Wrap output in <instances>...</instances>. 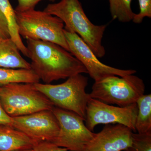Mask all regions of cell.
<instances>
[{
	"label": "cell",
	"instance_id": "cell-1",
	"mask_svg": "<svg viewBox=\"0 0 151 151\" xmlns=\"http://www.w3.org/2000/svg\"><path fill=\"white\" fill-rule=\"evenodd\" d=\"M26 42L31 69L45 84L88 73L75 56L56 44L31 39Z\"/></svg>",
	"mask_w": 151,
	"mask_h": 151
},
{
	"label": "cell",
	"instance_id": "cell-2",
	"mask_svg": "<svg viewBox=\"0 0 151 151\" xmlns=\"http://www.w3.org/2000/svg\"><path fill=\"white\" fill-rule=\"evenodd\" d=\"M44 11L60 19L65 23L64 29L77 34L97 58H101L105 55L102 40L107 25L93 24L84 12L79 0H61L58 3L49 4Z\"/></svg>",
	"mask_w": 151,
	"mask_h": 151
},
{
	"label": "cell",
	"instance_id": "cell-3",
	"mask_svg": "<svg viewBox=\"0 0 151 151\" xmlns=\"http://www.w3.org/2000/svg\"><path fill=\"white\" fill-rule=\"evenodd\" d=\"M88 78L82 74L73 75L58 84H34L53 103L55 107L76 113L85 120L86 109L90 98L86 92Z\"/></svg>",
	"mask_w": 151,
	"mask_h": 151
},
{
	"label": "cell",
	"instance_id": "cell-4",
	"mask_svg": "<svg viewBox=\"0 0 151 151\" xmlns=\"http://www.w3.org/2000/svg\"><path fill=\"white\" fill-rule=\"evenodd\" d=\"M15 14L20 36L56 44L70 52L63 32L64 23L59 18L35 9Z\"/></svg>",
	"mask_w": 151,
	"mask_h": 151
},
{
	"label": "cell",
	"instance_id": "cell-5",
	"mask_svg": "<svg viewBox=\"0 0 151 151\" xmlns=\"http://www.w3.org/2000/svg\"><path fill=\"white\" fill-rule=\"evenodd\" d=\"M145 89L142 79L134 74L111 75L94 81L89 94L91 98L106 104L126 107L137 103Z\"/></svg>",
	"mask_w": 151,
	"mask_h": 151
},
{
	"label": "cell",
	"instance_id": "cell-6",
	"mask_svg": "<svg viewBox=\"0 0 151 151\" xmlns=\"http://www.w3.org/2000/svg\"><path fill=\"white\" fill-rule=\"evenodd\" d=\"M0 102L11 117L25 116L44 110H52L53 103L32 83L0 85Z\"/></svg>",
	"mask_w": 151,
	"mask_h": 151
},
{
	"label": "cell",
	"instance_id": "cell-7",
	"mask_svg": "<svg viewBox=\"0 0 151 151\" xmlns=\"http://www.w3.org/2000/svg\"><path fill=\"white\" fill-rule=\"evenodd\" d=\"M52 112L59 123V133L53 144L70 151H84L95 133L84 124L85 120L70 111L54 107Z\"/></svg>",
	"mask_w": 151,
	"mask_h": 151
},
{
	"label": "cell",
	"instance_id": "cell-8",
	"mask_svg": "<svg viewBox=\"0 0 151 151\" xmlns=\"http://www.w3.org/2000/svg\"><path fill=\"white\" fill-rule=\"evenodd\" d=\"M137 113V103L126 107H117L90 98L86 107V126L92 132L100 124H120L135 132Z\"/></svg>",
	"mask_w": 151,
	"mask_h": 151
},
{
	"label": "cell",
	"instance_id": "cell-9",
	"mask_svg": "<svg viewBox=\"0 0 151 151\" xmlns=\"http://www.w3.org/2000/svg\"><path fill=\"white\" fill-rule=\"evenodd\" d=\"M70 52L83 64L90 77L94 81L111 75L123 77L134 74L133 69H119L104 64L98 59L84 40L75 32L63 30Z\"/></svg>",
	"mask_w": 151,
	"mask_h": 151
},
{
	"label": "cell",
	"instance_id": "cell-10",
	"mask_svg": "<svg viewBox=\"0 0 151 151\" xmlns=\"http://www.w3.org/2000/svg\"><path fill=\"white\" fill-rule=\"evenodd\" d=\"M12 118V127L37 143H53L59 133V123L52 110H44Z\"/></svg>",
	"mask_w": 151,
	"mask_h": 151
},
{
	"label": "cell",
	"instance_id": "cell-11",
	"mask_svg": "<svg viewBox=\"0 0 151 151\" xmlns=\"http://www.w3.org/2000/svg\"><path fill=\"white\" fill-rule=\"evenodd\" d=\"M133 132L122 124H107L95 134L84 151H124L132 145Z\"/></svg>",
	"mask_w": 151,
	"mask_h": 151
},
{
	"label": "cell",
	"instance_id": "cell-12",
	"mask_svg": "<svg viewBox=\"0 0 151 151\" xmlns=\"http://www.w3.org/2000/svg\"><path fill=\"white\" fill-rule=\"evenodd\" d=\"M37 144L14 127L0 125V151H21L33 149Z\"/></svg>",
	"mask_w": 151,
	"mask_h": 151
},
{
	"label": "cell",
	"instance_id": "cell-13",
	"mask_svg": "<svg viewBox=\"0 0 151 151\" xmlns=\"http://www.w3.org/2000/svg\"><path fill=\"white\" fill-rule=\"evenodd\" d=\"M0 68L31 69L30 63L22 57L16 45L10 38L0 41Z\"/></svg>",
	"mask_w": 151,
	"mask_h": 151
},
{
	"label": "cell",
	"instance_id": "cell-14",
	"mask_svg": "<svg viewBox=\"0 0 151 151\" xmlns=\"http://www.w3.org/2000/svg\"><path fill=\"white\" fill-rule=\"evenodd\" d=\"M0 11L7 22L10 38L16 44L19 51H21L25 56L28 57L27 48L19 33L15 10L13 8L9 0H0Z\"/></svg>",
	"mask_w": 151,
	"mask_h": 151
},
{
	"label": "cell",
	"instance_id": "cell-15",
	"mask_svg": "<svg viewBox=\"0 0 151 151\" xmlns=\"http://www.w3.org/2000/svg\"><path fill=\"white\" fill-rule=\"evenodd\" d=\"M137 104L136 132L141 134L151 133V94H144L138 99Z\"/></svg>",
	"mask_w": 151,
	"mask_h": 151
},
{
	"label": "cell",
	"instance_id": "cell-16",
	"mask_svg": "<svg viewBox=\"0 0 151 151\" xmlns=\"http://www.w3.org/2000/svg\"><path fill=\"white\" fill-rule=\"evenodd\" d=\"M40 80L32 69L0 68V85L15 83L35 84L39 83Z\"/></svg>",
	"mask_w": 151,
	"mask_h": 151
},
{
	"label": "cell",
	"instance_id": "cell-17",
	"mask_svg": "<svg viewBox=\"0 0 151 151\" xmlns=\"http://www.w3.org/2000/svg\"><path fill=\"white\" fill-rule=\"evenodd\" d=\"M132 0H108L111 16L122 22L132 21L135 13L131 8Z\"/></svg>",
	"mask_w": 151,
	"mask_h": 151
},
{
	"label": "cell",
	"instance_id": "cell-18",
	"mask_svg": "<svg viewBox=\"0 0 151 151\" xmlns=\"http://www.w3.org/2000/svg\"><path fill=\"white\" fill-rule=\"evenodd\" d=\"M124 151H151V133L133 132L132 145Z\"/></svg>",
	"mask_w": 151,
	"mask_h": 151
},
{
	"label": "cell",
	"instance_id": "cell-19",
	"mask_svg": "<svg viewBox=\"0 0 151 151\" xmlns=\"http://www.w3.org/2000/svg\"><path fill=\"white\" fill-rule=\"evenodd\" d=\"M139 12L135 14L132 21L135 24H141L145 17L151 18V0H138Z\"/></svg>",
	"mask_w": 151,
	"mask_h": 151
},
{
	"label": "cell",
	"instance_id": "cell-20",
	"mask_svg": "<svg viewBox=\"0 0 151 151\" xmlns=\"http://www.w3.org/2000/svg\"><path fill=\"white\" fill-rule=\"evenodd\" d=\"M17 6L15 9V11L18 12H26V11L35 9L36 6L40 1L43 0H17ZM50 1L54 2L57 0H47Z\"/></svg>",
	"mask_w": 151,
	"mask_h": 151
},
{
	"label": "cell",
	"instance_id": "cell-21",
	"mask_svg": "<svg viewBox=\"0 0 151 151\" xmlns=\"http://www.w3.org/2000/svg\"><path fill=\"white\" fill-rule=\"evenodd\" d=\"M34 151H68L65 148L58 147L53 143L49 142L38 143L34 147Z\"/></svg>",
	"mask_w": 151,
	"mask_h": 151
},
{
	"label": "cell",
	"instance_id": "cell-22",
	"mask_svg": "<svg viewBox=\"0 0 151 151\" xmlns=\"http://www.w3.org/2000/svg\"><path fill=\"white\" fill-rule=\"evenodd\" d=\"M8 25L5 17L0 11V38L4 40L10 38Z\"/></svg>",
	"mask_w": 151,
	"mask_h": 151
},
{
	"label": "cell",
	"instance_id": "cell-23",
	"mask_svg": "<svg viewBox=\"0 0 151 151\" xmlns=\"http://www.w3.org/2000/svg\"><path fill=\"white\" fill-rule=\"evenodd\" d=\"M12 118L4 110L0 102V125H7L12 127Z\"/></svg>",
	"mask_w": 151,
	"mask_h": 151
},
{
	"label": "cell",
	"instance_id": "cell-24",
	"mask_svg": "<svg viewBox=\"0 0 151 151\" xmlns=\"http://www.w3.org/2000/svg\"><path fill=\"white\" fill-rule=\"evenodd\" d=\"M21 151H34L33 149H30V150H25Z\"/></svg>",
	"mask_w": 151,
	"mask_h": 151
},
{
	"label": "cell",
	"instance_id": "cell-25",
	"mask_svg": "<svg viewBox=\"0 0 151 151\" xmlns=\"http://www.w3.org/2000/svg\"><path fill=\"white\" fill-rule=\"evenodd\" d=\"M1 40H2V39H1L0 38V41H1Z\"/></svg>",
	"mask_w": 151,
	"mask_h": 151
}]
</instances>
